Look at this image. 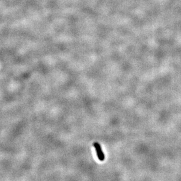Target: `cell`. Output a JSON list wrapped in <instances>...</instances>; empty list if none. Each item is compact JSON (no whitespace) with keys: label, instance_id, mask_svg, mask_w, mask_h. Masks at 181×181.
I'll use <instances>...</instances> for the list:
<instances>
[{"label":"cell","instance_id":"1","mask_svg":"<svg viewBox=\"0 0 181 181\" xmlns=\"http://www.w3.org/2000/svg\"><path fill=\"white\" fill-rule=\"evenodd\" d=\"M94 146L95 148V149L96 151V153H97V156L98 157V159L100 161H104V159H105V156H104V153H103V152L102 151L101 145L98 142H95V143H94Z\"/></svg>","mask_w":181,"mask_h":181}]
</instances>
